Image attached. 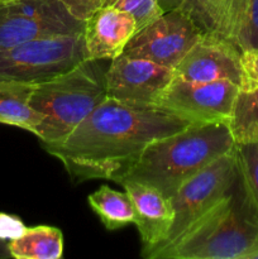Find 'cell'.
<instances>
[{"mask_svg": "<svg viewBox=\"0 0 258 259\" xmlns=\"http://www.w3.org/2000/svg\"><path fill=\"white\" fill-rule=\"evenodd\" d=\"M12 258L9 253V248H8V242L0 239V259Z\"/></svg>", "mask_w": 258, "mask_h": 259, "instance_id": "cell-24", "label": "cell"}, {"mask_svg": "<svg viewBox=\"0 0 258 259\" xmlns=\"http://www.w3.org/2000/svg\"><path fill=\"white\" fill-rule=\"evenodd\" d=\"M234 152L240 177L258 209V142L235 143Z\"/></svg>", "mask_w": 258, "mask_h": 259, "instance_id": "cell-18", "label": "cell"}, {"mask_svg": "<svg viewBox=\"0 0 258 259\" xmlns=\"http://www.w3.org/2000/svg\"><path fill=\"white\" fill-rule=\"evenodd\" d=\"M228 126L235 143L258 142V89L239 90Z\"/></svg>", "mask_w": 258, "mask_h": 259, "instance_id": "cell-17", "label": "cell"}, {"mask_svg": "<svg viewBox=\"0 0 258 259\" xmlns=\"http://www.w3.org/2000/svg\"><path fill=\"white\" fill-rule=\"evenodd\" d=\"M227 123H191L182 131L153 141L116 180L151 185L171 197L187 180L234 149Z\"/></svg>", "mask_w": 258, "mask_h": 259, "instance_id": "cell-2", "label": "cell"}, {"mask_svg": "<svg viewBox=\"0 0 258 259\" xmlns=\"http://www.w3.org/2000/svg\"><path fill=\"white\" fill-rule=\"evenodd\" d=\"M119 184L128 192L136 210V223L142 239V255L149 258L153 250L166 239L174 223L171 200L151 185L134 180Z\"/></svg>", "mask_w": 258, "mask_h": 259, "instance_id": "cell-12", "label": "cell"}, {"mask_svg": "<svg viewBox=\"0 0 258 259\" xmlns=\"http://www.w3.org/2000/svg\"><path fill=\"white\" fill-rule=\"evenodd\" d=\"M88 201L108 230H116L136 223V210L128 192L103 186L89 195Z\"/></svg>", "mask_w": 258, "mask_h": 259, "instance_id": "cell-16", "label": "cell"}, {"mask_svg": "<svg viewBox=\"0 0 258 259\" xmlns=\"http://www.w3.org/2000/svg\"><path fill=\"white\" fill-rule=\"evenodd\" d=\"M86 61L82 33L38 38L0 51V78L38 83Z\"/></svg>", "mask_w": 258, "mask_h": 259, "instance_id": "cell-5", "label": "cell"}, {"mask_svg": "<svg viewBox=\"0 0 258 259\" xmlns=\"http://www.w3.org/2000/svg\"><path fill=\"white\" fill-rule=\"evenodd\" d=\"M258 209L238 176L229 194L154 259H254Z\"/></svg>", "mask_w": 258, "mask_h": 259, "instance_id": "cell-3", "label": "cell"}, {"mask_svg": "<svg viewBox=\"0 0 258 259\" xmlns=\"http://www.w3.org/2000/svg\"><path fill=\"white\" fill-rule=\"evenodd\" d=\"M98 62L86 60L72 70L35 85L30 106L43 116L35 131L43 144L63 141L108 98L105 72Z\"/></svg>", "mask_w": 258, "mask_h": 259, "instance_id": "cell-4", "label": "cell"}, {"mask_svg": "<svg viewBox=\"0 0 258 259\" xmlns=\"http://www.w3.org/2000/svg\"><path fill=\"white\" fill-rule=\"evenodd\" d=\"M137 24L129 13L106 5L94 13L83 25L86 60H114L124 52Z\"/></svg>", "mask_w": 258, "mask_h": 259, "instance_id": "cell-13", "label": "cell"}, {"mask_svg": "<svg viewBox=\"0 0 258 259\" xmlns=\"http://www.w3.org/2000/svg\"><path fill=\"white\" fill-rule=\"evenodd\" d=\"M238 176L239 168L233 149L187 180L169 197L174 209V223L166 239L153 250L148 259L156 258L163 248L181 237L200 218L224 199L233 189Z\"/></svg>", "mask_w": 258, "mask_h": 259, "instance_id": "cell-6", "label": "cell"}, {"mask_svg": "<svg viewBox=\"0 0 258 259\" xmlns=\"http://www.w3.org/2000/svg\"><path fill=\"white\" fill-rule=\"evenodd\" d=\"M71 17L85 23L94 13L109 5L111 0H58Z\"/></svg>", "mask_w": 258, "mask_h": 259, "instance_id": "cell-22", "label": "cell"}, {"mask_svg": "<svg viewBox=\"0 0 258 259\" xmlns=\"http://www.w3.org/2000/svg\"><path fill=\"white\" fill-rule=\"evenodd\" d=\"M10 257L17 259H60L63 235L58 228L39 225L27 228L19 238L8 242Z\"/></svg>", "mask_w": 258, "mask_h": 259, "instance_id": "cell-15", "label": "cell"}, {"mask_svg": "<svg viewBox=\"0 0 258 259\" xmlns=\"http://www.w3.org/2000/svg\"><path fill=\"white\" fill-rule=\"evenodd\" d=\"M254 259H258V254H257V255H255V257H254Z\"/></svg>", "mask_w": 258, "mask_h": 259, "instance_id": "cell-25", "label": "cell"}, {"mask_svg": "<svg viewBox=\"0 0 258 259\" xmlns=\"http://www.w3.org/2000/svg\"><path fill=\"white\" fill-rule=\"evenodd\" d=\"M83 25L58 0H0V51L38 38L78 34Z\"/></svg>", "mask_w": 258, "mask_h": 259, "instance_id": "cell-7", "label": "cell"}, {"mask_svg": "<svg viewBox=\"0 0 258 259\" xmlns=\"http://www.w3.org/2000/svg\"><path fill=\"white\" fill-rule=\"evenodd\" d=\"M239 86L232 81L197 82L175 76L157 106L191 123H227Z\"/></svg>", "mask_w": 258, "mask_h": 259, "instance_id": "cell-9", "label": "cell"}, {"mask_svg": "<svg viewBox=\"0 0 258 259\" xmlns=\"http://www.w3.org/2000/svg\"><path fill=\"white\" fill-rule=\"evenodd\" d=\"M27 227L22 220L14 215L0 212V239L10 242L19 238L25 232Z\"/></svg>", "mask_w": 258, "mask_h": 259, "instance_id": "cell-23", "label": "cell"}, {"mask_svg": "<svg viewBox=\"0 0 258 259\" xmlns=\"http://www.w3.org/2000/svg\"><path fill=\"white\" fill-rule=\"evenodd\" d=\"M35 85L0 78V123L35 134L43 116L30 106Z\"/></svg>", "mask_w": 258, "mask_h": 259, "instance_id": "cell-14", "label": "cell"}, {"mask_svg": "<svg viewBox=\"0 0 258 259\" xmlns=\"http://www.w3.org/2000/svg\"><path fill=\"white\" fill-rule=\"evenodd\" d=\"M242 82L240 90L258 89V48L243 51L240 53Z\"/></svg>", "mask_w": 258, "mask_h": 259, "instance_id": "cell-21", "label": "cell"}, {"mask_svg": "<svg viewBox=\"0 0 258 259\" xmlns=\"http://www.w3.org/2000/svg\"><path fill=\"white\" fill-rule=\"evenodd\" d=\"M201 37L202 30L196 22L177 5L136 32L123 53L175 70Z\"/></svg>", "mask_w": 258, "mask_h": 259, "instance_id": "cell-8", "label": "cell"}, {"mask_svg": "<svg viewBox=\"0 0 258 259\" xmlns=\"http://www.w3.org/2000/svg\"><path fill=\"white\" fill-rule=\"evenodd\" d=\"M175 76L174 68L121 53L105 72L106 95L125 104L157 106Z\"/></svg>", "mask_w": 258, "mask_h": 259, "instance_id": "cell-10", "label": "cell"}, {"mask_svg": "<svg viewBox=\"0 0 258 259\" xmlns=\"http://www.w3.org/2000/svg\"><path fill=\"white\" fill-rule=\"evenodd\" d=\"M237 47L240 53L258 48V0H248L247 17Z\"/></svg>", "mask_w": 258, "mask_h": 259, "instance_id": "cell-20", "label": "cell"}, {"mask_svg": "<svg viewBox=\"0 0 258 259\" xmlns=\"http://www.w3.org/2000/svg\"><path fill=\"white\" fill-rule=\"evenodd\" d=\"M109 5L129 13L136 20L137 32L164 13L159 0H111Z\"/></svg>", "mask_w": 258, "mask_h": 259, "instance_id": "cell-19", "label": "cell"}, {"mask_svg": "<svg viewBox=\"0 0 258 259\" xmlns=\"http://www.w3.org/2000/svg\"><path fill=\"white\" fill-rule=\"evenodd\" d=\"M175 72L184 80L197 82L232 81L240 89V51L224 38L202 33V37L176 66Z\"/></svg>", "mask_w": 258, "mask_h": 259, "instance_id": "cell-11", "label": "cell"}, {"mask_svg": "<svg viewBox=\"0 0 258 259\" xmlns=\"http://www.w3.org/2000/svg\"><path fill=\"white\" fill-rule=\"evenodd\" d=\"M190 124L158 106L133 105L106 98L70 136L43 147L78 181H116L149 143Z\"/></svg>", "mask_w": 258, "mask_h": 259, "instance_id": "cell-1", "label": "cell"}]
</instances>
